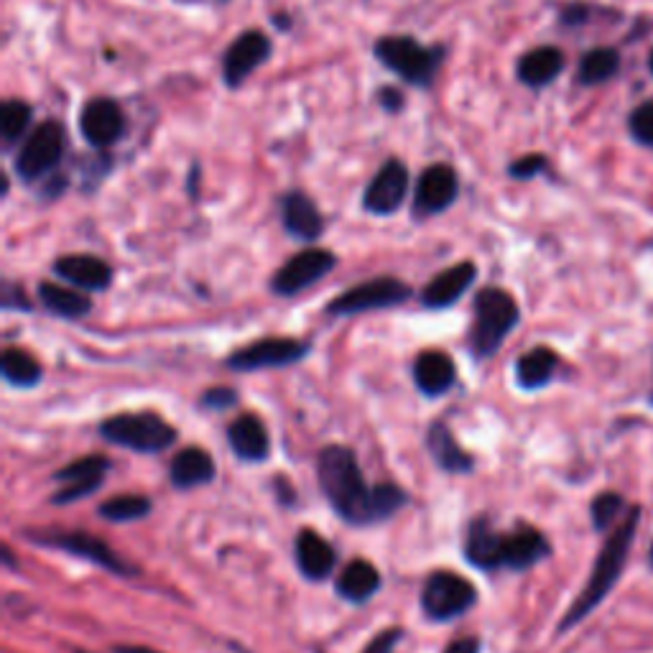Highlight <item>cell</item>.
Instances as JSON below:
<instances>
[{
  "label": "cell",
  "instance_id": "obj_12",
  "mask_svg": "<svg viewBox=\"0 0 653 653\" xmlns=\"http://www.w3.org/2000/svg\"><path fill=\"white\" fill-rule=\"evenodd\" d=\"M337 266L335 254L325 248H306L294 258H289L281 269L273 273L271 289L279 296H296L299 291L314 286Z\"/></svg>",
  "mask_w": 653,
  "mask_h": 653
},
{
  "label": "cell",
  "instance_id": "obj_18",
  "mask_svg": "<svg viewBox=\"0 0 653 653\" xmlns=\"http://www.w3.org/2000/svg\"><path fill=\"white\" fill-rule=\"evenodd\" d=\"M475 277L477 266L472 261L450 266V269L437 273V277L427 283V289L421 291V304L429 306V309H447V306L458 304L462 294L472 286Z\"/></svg>",
  "mask_w": 653,
  "mask_h": 653
},
{
  "label": "cell",
  "instance_id": "obj_43",
  "mask_svg": "<svg viewBox=\"0 0 653 653\" xmlns=\"http://www.w3.org/2000/svg\"><path fill=\"white\" fill-rule=\"evenodd\" d=\"M115 653H161V651H154L146 646H115Z\"/></svg>",
  "mask_w": 653,
  "mask_h": 653
},
{
  "label": "cell",
  "instance_id": "obj_30",
  "mask_svg": "<svg viewBox=\"0 0 653 653\" xmlns=\"http://www.w3.org/2000/svg\"><path fill=\"white\" fill-rule=\"evenodd\" d=\"M0 371L3 378L15 389H34L42 383V365L36 363L34 356L21 348H5L0 358Z\"/></svg>",
  "mask_w": 653,
  "mask_h": 653
},
{
  "label": "cell",
  "instance_id": "obj_14",
  "mask_svg": "<svg viewBox=\"0 0 653 653\" xmlns=\"http://www.w3.org/2000/svg\"><path fill=\"white\" fill-rule=\"evenodd\" d=\"M271 57V38L263 31H246L230 44L223 57V80L227 88H240L258 67Z\"/></svg>",
  "mask_w": 653,
  "mask_h": 653
},
{
  "label": "cell",
  "instance_id": "obj_34",
  "mask_svg": "<svg viewBox=\"0 0 653 653\" xmlns=\"http://www.w3.org/2000/svg\"><path fill=\"white\" fill-rule=\"evenodd\" d=\"M626 498L620 493H600L593 500V508H589V516H593V526L595 531H608L618 518H623L628 514Z\"/></svg>",
  "mask_w": 653,
  "mask_h": 653
},
{
  "label": "cell",
  "instance_id": "obj_35",
  "mask_svg": "<svg viewBox=\"0 0 653 653\" xmlns=\"http://www.w3.org/2000/svg\"><path fill=\"white\" fill-rule=\"evenodd\" d=\"M628 125H631L633 138L639 140V144L653 146V100L643 102V105L635 108L631 115V123Z\"/></svg>",
  "mask_w": 653,
  "mask_h": 653
},
{
  "label": "cell",
  "instance_id": "obj_21",
  "mask_svg": "<svg viewBox=\"0 0 653 653\" xmlns=\"http://www.w3.org/2000/svg\"><path fill=\"white\" fill-rule=\"evenodd\" d=\"M281 219L289 235L296 240H317L325 233V219L309 196L304 192H289L281 200Z\"/></svg>",
  "mask_w": 653,
  "mask_h": 653
},
{
  "label": "cell",
  "instance_id": "obj_25",
  "mask_svg": "<svg viewBox=\"0 0 653 653\" xmlns=\"http://www.w3.org/2000/svg\"><path fill=\"white\" fill-rule=\"evenodd\" d=\"M427 450L431 452V458H435L437 465L444 472H450V475H468V472H472V468H475V462H472L470 454L462 450L450 427L442 421H435L429 427Z\"/></svg>",
  "mask_w": 653,
  "mask_h": 653
},
{
  "label": "cell",
  "instance_id": "obj_26",
  "mask_svg": "<svg viewBox=\"0 0 653 653\" xmlns=\"http://www.w3.org/2000/svg\"><path fill=\"white\" fill-rule=\"evenodd\" d=\"M564 69V54L556 46H539L518 61V80L529 88H547Z\"/></svg>",
  "mask_w": 653,
  "mask_h": 653
},
{
  "label": "cell",
  "instance_id": "obj_41",
  "mask_svg": "<svg viewBox=\"0 0 653 653\" xmlns=\"http://www.w3.org/2000/svg\"><path fill=\"white\" fill-rule=\"evenodd\" d=\"M381 102L385 110H391V113H396V110H401V105H404V94H401L398 90H383L381 92Z\"/></svg>",
  "mask_w": 653,
  "mask_h": 653
},
{
  "label": "cell",
  "instance_id": "obj_11",
  "mask_svg": "<svg viewBox=\"0 0 653 653\" xmlns=\"http://www.w3.org/2000/svg\"><path fill=\"white\" fill-rule=\"evenodd\" d=\"M309 345L302 340H291V337H263L246 345V348L235 350L227 358V365L238 373L250 371H266V368H283L294 365L306 358Z\"/></svg>",
  "mask_w": 653,
  "mask_h": 653
},
{
  "label": "cell",
  "instance_id": "obj_13",
  "mask_svg": "<svg viewBox=\"0 0 653 653\" xmlns=\"http://www.w3.org/2000/svg\"><path fill=\"white\" fill-rule=\"evenodd\" d=\"M108 470L110 460L102 458V454H88V458H80L75 460L72 465L57 470L54 472V480H57L61 487L52 495V503L54 506H69V503H77L88 498L92 493H98Z\"/></svg>",
  "mask_w": 653,
  "mask_h": 653
},
{
  "label": "cell",
  "instance_id": "obj_39",
  "mask_svg": "<svg viewBox=\"0 0 653 653\" xmlns=\"http://www.w3.org/2000/svg\"><path fill=\"white\" fill-rule=\"evenodd\" d=\"M3 306H5V309H23V312H29L31 309V302L26 299V291H23L19 286V283L5 281L3 283Z\"/></svg>",
  "mask_w": 653,
  "mask_h": 653
},
{
  "label": "cell",
  "instance_id": "obj_32",
  "mask_svg": "<svg viewBox=\"0 0 653 653\" xmlns=\"http://www.w3.org/2000/svg\"><path fill=\"white\" fill-rule=\"evenodd\" d=\"M618 67H620V54L616 49H608V46H603V49H593L582 57L579 82L582 85H603L618 72Z\"/></svg>",
  "mask_w": 653,
  "mask_h": 653
},
{
  "label": "cell",
  "instance_id": "obj_37",
  "mask_svg": "<svg viewBox=\"0 0 653 653\" xmlns=\"http://www.w3.org/2000/svg\"><path fill=\"white\" fill-rule=\"evenodd\" d=\"M547 169V159L541 154H531V156H523V159H518L510 164V177L514 179H533L541 171Z\"/></svg>",
  "mask_w": 653,
  "mask_h": 653
},
{
  "label": "cell",
  "instance_id": "obj_15",
  "mask_svg": "<svg viewBox=\"0 0 653 653\" xmlns=\"http://www.w3.org/2000/svg\"><path fill=\"white\" fill-rule=\"evenodd\" d=\"M460 194V182L452 167L447 164H435V167L424 169L416 184L414 194V212L419 217H431L452 207L454 200Z\"/></svg>",
  "mask_w": 653,
  "mask_h": 653
},
{
  "label": "cell",
  "instance_id": "obj_38",
  "mask_svg": "<svg viewBox=\"0 0 653 653\" xmlns=\"http://www.w3.org/2000/svg\"><path fill=\"white\" fill-rule=\"evenodd\" d=\"M404 639V628H389V631L378 633L375 639L368 643V649L363 653H393L396 646Z\"/></svg>",
  "mask_w": 653,
  "mask_h": 653
},
{
  "label": "cell",
  "instance_id": "obj_29",
  "mask_svg": "<svg viewBox=\"0 0 653 653\" xmlns=\"http://www.w3.org/2000/svg\"><path fill=\"white\" fill-rule=\"evenodd\" d=\"M38 299L52 314H57L61 319H85L92 312V302L85 291H75L59 283L44 281L38 286Z\"/></svg>",
  "mask_w": 653,
  "mask_h": 653
},
{
  "label": "cell",
  "instance_id": "obj_44",
  "mask_svg": "<svg viewBox=\"0 0 653 653\" xmlns=\"http://www.w3.org/2000/svg\"><path fill=\"white\" fill-rule=\"evenodd\" d=\"M649 564H651V570H653V544H651V549H649Z\"/></svg>",
  "mask_w": 653,
  "mask_h": 653
},
{
  "label": "cell",
  "instance_id": "obj_16",
  "mask_svg": "<svg viewBox=\"0 0 653 653\" xmlns=\"http://www.w3.org/2000/svg\"><path fill=\"white\" fill-rule=\"evenodd\" d=\"M408 171L398 159L385 161L363 194V207L373 215H393L406 200Z\"/></svg>",
  "mask_w": 653,
  "mask_h": 653
},
{
  "label": "cell",
  "instance_id": "obj_24",
  "mask_svg": "<svg viewBox=\"0 0 653 653\" xmlns=\"http://www.w3.org/2000/svg\"><path fill=\"white\" fill-rule=\"evenodd\" d=\"M215 472V460H212L207 450H202V447H187V450H182L171 460L169 477L171 485L179 487V491H189V487L212 483Z\"/></svg>",
  "mask_w": 653,
  "mask_h": 653
},
{
  "label": "cell",
  "instance_id": "obj_4",
  "mask_svg": "<svg viewBox=\"0 0 653 653\" xmlns=\"http://www.w3.org/2000/svg\"><path fill=\"white\" fill-rule=\"evenodd\" d=\"M521 309H518L516 299L506 289L491 286L477 291L475 296V322L470 329V350L477 360L493 358L506 342V337L514 333Z\"/></svg>",
  "mask_w": 653,
  "mask_h": 653
},
{
  "label": "cell",
  "instance_id": "obj_45",
  "mask_svg": "<svg viewBox=\"0 0 653 653\" xmlns=\"http://www.w3.org/2000/svg\"><path fill=\"white\" fill-rule=\"evenodd\" d=\"M649 67H651V72H653V52H651V59H649Z\"/></svg>",
  "mask_w": 653,
  "mask_h": 653
},
{
  "label": "cell",
  "instance_id": "obj_7",
  "mask_svg": "<svg viewBox=\"0 0 653 653\" xmlns=\"http://www.w3.org/2000/svg\"><path fill=\"white\" fill-rule=\"evenodd\" d=\"M26 539L36 547H49L59 549V552H67L72 556H80V560H88L92 564L102 566V570L121 574V577H136L138 566H133L113 552V547L108 544L105 539L94 537L88 531H59V529H46V531H26Z\"/></svg>",
  "mask_w": 653,
  "mask_h": 653
},
{
  "label": "cell",
  "instance_id": "obj_20",
  "mask_svg": "<svg viewBox=\"0 0 653 653\" xmlns=\"http://www.w3.org/2000/svg\"><path fill=\"white\" fill-rule=\"evenodd\" d=\"M458 381V365L442 350H427L414 360V383L424 396H444Z\"/></svg>",
  "mask_w": 653,
  "mask_h": 653
},
{
  "label": "cell",
  "instance_id": "obj_19",
  "mask_svg": "<svg viewBox=\"0 0 653 653\" xmlns=\"http://www.w3.org/2000/svg\"><path fill=\"white\" fill-rule=\"evenodd\" d=\"M294 554H296L299 570H302L306 579L322 582L335 572V564H337L335 547L314 529H302L296 533Z\"/></svg>",
  "mask_w": 653,
  "mask_h": 653
},
{
  "label": "cell",
  "instance_id": "obj_40",
  "mask_svg": "<svg viewBox=\"0 0 653 653\" xmlns=\"http://www.w3.org/2000/svg\"><path fill=\"white\" fill-rule=\"evenodd\" d=\"M444 653H480V639L475 635H465V639H458L450 646L444 649Z\"/></svg>",
  "mask_w": 653,
  "mask_h": 653
},
{
  "label": "cell",
  "instance_id": "obj_5",
  "mask_svg": "<svg viewBox=\"0 0 653 653\" xmlns=\"http://www.w3.org/2000/svg\"><path fill=\"white\" fill-rule=\"evenodd\" d=\"M100 437L125 450L156 454L169 450L177 439V429L154 412L115 414L100 424Z\"/></svg>",
  "mask_w": 653,
  "mask_h": 653
},
{
  "label": "cell",
  "instance_id": "obj_1",
  "mask_svg": "<svg viewBox=\"0 0 653 653\" xmlns=\"http://www.w3.org/2000/svg\"><path fill=\"white\" fill-rule=\"evenodd\" d=\"M317 475L322 493L335 514L352 526L389 521L408 503V493L393 483L365 485L363 470L350 447L329 444L319 452Z\"/></svg>",
  "mask_w": 653,
  "mask_h": 653
},
{
  "label": "cell",
  "instance_id": "obj_42",
  "mask_svg": "<svg viewBox=\"0 0 653 653\" xmlns=\"http://www.w3.org/2000/svg\"><path fill=\"white\" fill-rule=\"evenodd\" d=\"M277 491H279V498L283 506H291V503L296 500V493H294V487H291L289 477H277Z\"/></svg>",
  "mask_w": 653,
  "mask_h": 653
},
{
  "label": "cell",
  "instance_id": "obj_33",
  "mask_svg": "<svg viewBox=\"0 0 653 653\" xmlns=\"http://www.w3.org/2000/svg\"><path fill=\"white\" fill-rule=\"evenodd\" d=\"M31 110L23 100H5L3 108H0V136H3L5 148H11L15 140H21L23 133L29 131Z\"/></svg>",
  "mask_w": 653,
  "mask_h": 653
},
{
  "label": "cell",
  "instance_id": "obj_46",
  "mask_svg": "<svg viewBox=\"0 0 653 653\" xmlns=\"http://www.w3.org/2000/svg\"><path fill=\"white\" fill-rule=\"evenodd\" d=\"M75 653H88V651H75Z\"/></svg>",
  "mask_w": 653,
  "mask_h": 653
},
{
  "label": "cell",
  "instance_id": "obj_8",
  "mask_svg": "<svg viewBox=\"0 0 653 653\" xmlns=\"http://www.w3.org/2000/svg\"><path fill=\"white\" fill-rule=\"evenodd\" d=\"M475 600V585L462 577V574L450 570L431 572L421 589V608L437 623H447V620L465 616Z\"/></svg>",
  "mask_w": 653,
  "mask_h": 653
},
{
  "label": "cell",
  "instance_id": "obj_27",
  "mask_svg": "<svg viewBox=\"0 0 653 653\" xmlns=\"http://www.w3.org/2000/svg\"><path fill=\"white\" fill-rule=\"evenodd\" d=\"M381 589V572L368 560H352L337 577V595L348 603H368Z\"/></svg>",
  "mask_w": 653,
  "mask_h": 653
},
{
  "label": "cell",
  "instance_id": "obj_17",
  "mask_svg": "<svg viewBox=\"0 0 653 653\" xmlns=\"http://www.w3.org/2000/svg\"><path fill=\"white\" fill-rule=\"evenodd\" d=\"M80 131L88 144L94 148L113 146L125 131L123 110L117 108V102L110 98H94L85 105L80 115Z\"/></svg>",
  "mask_w": 653,
  "mask_h": 653
},
{
  "label": "cell",
  "instance_id": "obj_9",
  "mask_svg": "<svg viewBox=\"0 0 653 653\" xmlns=\"http://www.w3.org/2000/svg\"><path fill=\"white\" fill-rule=\"evenodd\" d=\"M408 296H412L408 283L393 277H381L342 291L335 302L327 304V314H333V317H356V314L363 312L391 309V306L404 304Z\"/></svg>",
  "mask_w": 653,
  "mask_h": 653
},
{
  "label": "cell",
  "instance_id": "obj_10",
  "mask_svg": "<svg viewBox=\"0 0 653 653\" xmlns=\"http://www.w3.org/2000/svg\"><path fill=\"white\" fill-rule=\"evenodd\" d=\"M67 146V133L57 121H46L26 138L15 156V174L23 182H36L57 167Z\"/></svg>",
  "mask_w": 653,
  "mask_h": 653
},
{
  "label": "cell",
  "instance_id": "obj_6",
  "mask_svg": "<svg viewBox=\"0 0 653 653\" xmlns=\"http://www.w3.org/2000/svg\"><path fill=\"white\" fill-rule=\"evenodd\" d=\"M375 57L383 67L408 85H431L439 65H442V49H427L412 36H385L375 44Z\"/></svg>",
  "mask_w": 653,
  "mask_h": 653
},
{
  "label": "cell",
  "instance_id": "obj_23",
  "mask_svg": "<svg viewBox=\"0 0 653 653\" xmlns=\"http://www.w3.org/2000/svg\"><path fill=\"white\" fill-rule=\"evenodd\" d=\"M227 442H230L233 452L238 454L243 462H261L269 458L271 452L269 431H266L261 419L254 414L238 416V419L227 427Z\"/></svg>",
  "mask_w": 653,
  "mask_h": 653
},
{
  "label": "cell",
  "instance_id": "obj_31",
  "mask_svg": "<svg viewBox=\"0 0 653 653\" xmlns=\"http://www.w3.org/2000/svg\"><path fill=\"white\" fill-rule=\"evenodd\" d=\"M98 514L105 518L110 523H128V521H138V518H146L151 514V500L146 495H113V498L102 503L98 508Z\"/></svg>",
  "mask_w": 653,
  "mask_h": 653
},
{
  "label": "cell",
  "instance_id": "obj_3",
  "mask_svg": "<svg viewBox=\"0 0 653 653\" xmlns=\"http://www.w3.org/2000/svg\"><path fill=\"white\" fill-rule=\"evenodd\" d=\"M639 521H641V508L631 506L628 508V514L620 518L616 529H612L608 541H605V547L600 549V554H597L593 574H589L585 589H582V593L577 595V600L572 603V608L566 610V616L562 618L560 633H566V631H572L574 626H579L582 620L589 616V612L600 608L605 597L610 595V589L616 587V582L620 579V574H623V570H626L628 554H631Z\"/></svg>",
  "mask_w": 653,
  "mask_h": 653
},
{
  "label": "cell",
  "instance_id": "obj_2",
  "mask_svg": "<svg viewBox=\"0 0 653 653\" xmlns=\"http://www.w3.org/2000/svg\"><path fill=\"white\" fill-rule=\"evenodd\" d=\"M552 554V544L539 529L516 523L510 531H498L487 518H475L468 529L465 556L477 570L523 572Z\"/></svg>",
  "mask_w": 653,
  "mask_h": 653
},
{
  "label": "cell",
  "instance_id": "obj_28",
  "mask_svg": "<svg viewBox=\"0 0 653 653\" xmlns=\"http://www.w3.org/2000/svg\"><path fill=\"white\" fill-rule=\"evenodd\" d=\"M556 368H560V356L552 348H533L518 358L516 381L526 391H539L552 383Z\"/></svg>",
  "mask_w": 653,
  "mask_h": 653
},
{
  "label": "cell",
  "instance_id": "obj_22",
  "mask_svg": "<svg viewBox=\"0 0 653 653\" xmlns=\"http://www.w3.org/2000/svg\"><path fill=\"white\" fill-rule=\"evenodd\" d=\"M54 273L82 291H105L113 281V269L94 256H61L54 263Z\"/></svg>",
  "mask_w": 653,
  "mask_h": 653
},
{
  "label": "cell",
  "instance_id": "obj_36",
  "mask_svg": "<svg viewBox=\"0 0 653 653\" xmlns=\"http://www.w3.org/2000/svg\"><path fill=\"white\" fill-rule=\"evenodd\" d=\"M238 404V393L233 389H225V385H217V389H210L204 391L202 396V406L210 408V412H225V408H230Z\"/></svg>",
  "mask_w": 653,
  "mask_h": 653
}]
</instances>
